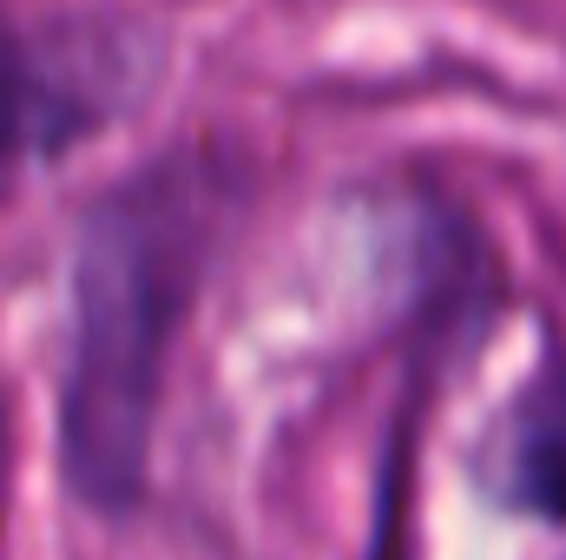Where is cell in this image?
Here are the masks:
<instances>
[{"label":"cell","mask_w":566,"mask_h":560,"mask_svg":"<svg viewBox=\"0 0 566 560\" xmlns=\"http://www.w3.org/2000/svg\"><path fill=\"white\" fill-rule=\"evenodd\" d=\"M205 198L191 172L119 191L80 251V336L66 370V468L80 495L119 508L145 481L151 409L171 330L205 265Z\"/></svg>","instance_id":"cell-1"},{"label":"cell","mask_w":566,"mask_h":560,"mask_svg":"<svg viewBox=\"0 0 566 560\" xmlns=\"http://www.w3.org/2000/svg\"><path fill=\"white\" fill-rule=\"evenodd\" d=\"M494 488L527 515L566 521V370L541 376L494 428Z\"/></svg>","instance_id":"cell-2"},{"label":"cell","mask_w":566,"mask_h":560,"mask_svg":"<svg viewBox=\"0 0 566 560\" xmlns=\"http://www.w3.org/2000/svg\"><path fill=\"white\" fill-rule=\"evenodd\" d=\"M60 126H66V100L40 80L27 46L0 27V185L13 178L20 158H33Z\"/></svg>","instance_id":"cell-3"}]
</instances>
